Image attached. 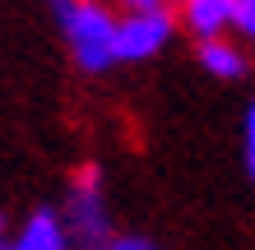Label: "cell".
<instances>
[{"label": "cell", "instance_id": "52a82bcc", "mask_svg": "<svg viewBox=\"0 0 255 250\" xmlns=\"http://www.w3.org/2000/svg\"><path fill=\"white\" fill-rule=\"evenodd\" d=\"M242 167H246V181L255 190V102H251L246 116H242Z\"/></svg>", "mask_w": 255, "mask_h": 250}, {"label": "cell", "instance_id": "8fae6325", "mask_svg": "<svg viewBox=\"0 0 255 250\" xmlns=\"http://www.w3.org/2000/svg\"><path fill=\"white\" fill-rule=\"evenodd\" d=\"M9 246V227H5V218H0V250Z\"/></svg>", "mask_w": 255, "mask_h": 250}, {"label": "cell", "instance_id": "8992f818", "mask_svg": "<svg viewBox=\"0 0 255 250\" xmlns=\"http://www.w3.org/2000/svg\"><path fill=\"white\" fill-rule=\"evenodd\" d=\"M200 65H204L214 79H242V75H246V56L237 51L232 42H223V37L200 42Z\"/></svg>", "mask_w": 255, "mask_h": 250}, {"label": "cell", "instance_id": "277c9868", "mask_svg": "<svg viewBox=\"0 0 255 250\" xmlns=\"http://www.w3.org/2000/svg\"><path fill=\"white\" fill-rule=\"evenodd\" d=\"M5 250H70V227H65L61 209H47V204L33 209Z\"/></svg>", "mask_w": 255, "mask_h": 250}, {"label": "cell", "instance_id": "9c48e42d", "mask_svg": "<svg viewBox=\"0 0 255 250\" xmlns=\"http://www.w3.org/2000/svg\"><path fill=\"white\" fill-rule=\"evenodd\" d=\"M232 23L255 42V0H232Z\"/></svg>", "mask_w": 255, "mask_h": 250}, {"label": "cell", "instance_id": "5b68a950", "mask_svg": "<svg viewBox=\"0 0 255 250\" xmlns=\"http://www.w3.org/2000/svg\"><path fill=\"white\" fill-rule=\"evenodd\" d=\"M181 14L200 33V42H209L223 33V23H232V0H181Z\"/></svg>", "mask_w": 255, "mask_h": 250}, {"label": "cell", "instance_id": "ba28073f", "mask_svg": "<svg viewBox=\"0 0 255 250\" xmlns=\"http://www.w3.org/2000/svg\"><path fill=\"white\" fill-rule=\"evenodd\" d=\"M107 250H162L153 237H144V232H121V237H112Z\"/></svg>", "mask_w": 255, "mask_h": 250}, {"label": "cell", "instance_id": "6da1fadb", "mask_svg": "<svg viewBox=\"0 0 255 250\" xmlns=\"http://www.w3.org/2000/svg\"><path fill=\"white\" fill-rule=\"evenodd\" d=\"M65 227L74 250H107L112 246V209H107V190H102V167L84 163L70 176V195H65Z\"/></svg>", "mask_w": 255, "mask_h": 250}, {"label": "cell", "instance_id": "7a4b0ae2", "mask_svg": "<svg viewBox=\"0 0 255 250\" xmlns=\"http://www.w3.org/2000/svg\"><path fill=\"white\" fill-rule=\"evenodd\" d=\"M65 33V47L74 56V65L88 70V75H102V70L116 65V19L93 0H65L56 9Z\"/></svg>", "mask_w": 255, "mask_h": 250}, {"label": "cell", "instance_id": "7c38bea8", "mask_svg": "<svg viewBox=\"0 0 255 250\" xmlns=\"http://www.w3.org/2000/svg\"><path fill=\"white\" fill-rule=\"evenodd\" d=\"M61 5H65V0H51V9H61Z\"/></svg>", "mask_w": 255, "mask_h": 250}, {"label": "cell", "instance_id": "30bf717a", "mask_svg": "<svg viewBox=\"0 0 255 250\" xmlns=\"http://www.w3.org/2000/svg\"><path fill=\"white\" fill-rule=\"evenodd\" d=\"M121 5L130 14H153V9H162V0H121Z\"/></svg>", "mask_w": 255, "mask_h": 250}, {"label": "cell", "instance_id": "3957f363", "mask_svg": "<svg viewBox=\"0 0 255 250\" xmlns=\"http://www.w3.org/2000/svg\"><path fill=\"white\" fill-rule=\"evenodd\" d=\"M172 42V14L153 9V14H130L116 23V65L121 61H148Z\"/></svg>", "mask_w": 255, "mask_h": 250}]
</instances>
